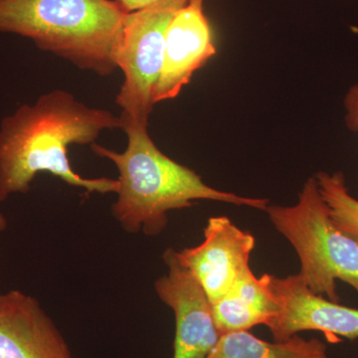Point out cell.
Here are the masks:
<instances>
[{
  "label": "cell",
  "instance_id": "cell-10",
  "mask_svg": "<svg viewBox=\"0 0 358 358\" xmlns=\"http://www.w3.org/2000/svg\"><path fill=\"white\" fill-rule=\"evenodd\" d=\"M0 358H76L36 298L11 289L0 294Z\"/></svg>",
  "mask_w": 358,
  "mask_h": 358
},
{
  "label": "cell",
  "instance_id": "cell-2",
  "mask_svg": "<svg viewBox=\"0 0 358 358\" xmlns=\"http://www.w3.org/2000/svg\"><path fill=\"white\" fill-rule=\"evenodd\" d=\"M128 145L122 152L94 143L92 152L109 159L119 171L112 214L129 234L157 236L169 224V213L211 200L266 211L268 200L240 196L204 182L199 173L164 155L155 145L148 124L120 115Z\"/></svg>",
  "mask_w": 358,
  "mask_h": 358
},
{
  "label": "cell",
  "instance_id": "cell-14",
  "mask_svg": "<svg viewBox=\"0 0 358 358\" xmlns=\"http://www.w3.org/2000/svg\"><path fill=\"white\" fill-rule=\"evenodd\" d=\"M345 122L350 131L358 133V82L346 92L345 100Z\"/></svg>",
  "mask_w": 358,
  "mask_h": 358
},
{
  "label": "cell",
  "instance_id": "cell-4",
  "mask_svg": "<svg viewBox=\"0 0 358 358\" xmlns=\"http://www.w3.org/2000/svg\"><path fill=\"white\" fill-rule=\"evenodd\" d=\"M265 212L298 253L299 275L313 293L339 303L336 281H343L358 294V243L334 224L315 176L303 183L296 204H268Z\"/></svg>",
  "mask_w": 358,
  "mask_h": 358
},
{
  "label": "cell",
  "instance_id": "cell-16",
  "mask_svg": "<svg viewBox=\"0 0 358 358\" xmlns=\"http://www.w3.org/2000/svg\"><path fill=\"white\" fill-rule=\"evenodd\" d=\"M8 227V221H7L6 216L4 215L3 212L0 210V232H3Z\"/></svg>",
  "mask_w": 358,
  "mask_h": 358
},
{
  "label": "cell",
  "instance_id": "cell-7",
  "mask_svg": "<svg viewBox=\"0 0 358 358\" xmlns=\"http://www.w3.org/2000/svg\"><path fill=\"white\" fill-rule=\"evenodd\" d=\"M162 258L169 272L155 281V289L174 313L173 358H205L221 336L212 303L194 274L180 262L176 250H166Z\"/></svg>",
  "mask_w": 358,
  "mask_h": 358
},
{
  "label": "cell",
  "instance_id": "cell-15",
  "mask_svg": "<svg viewBox=\"0 0 358 358\" xmlns=\"http://www.w3.org/2000/svg\"><path fill=\"white\" fill-rule=\"evenodd\" d=\"M115 1L124 13H129L152 6V4L157 3L160 0H115ZM183 1L190 2L192 0H183Z\"/></svg>",
  "mask_w": 358,
  "mask_h": 358
},
{
  "label": "cell",
  "instance_id": "cell-3",
  "mask_svg": "<svg viewBox=\"0 0 358 358\" xmlns=\"http://www.w3.org/2000/svg\"><path fill=\"white\" fill-rule=\"evenodd\" d=\"M126 15L115 0H0V33L108 77L117 69L115 49Z\"/></svg>",
  "mask_w": 358,
  "mask_h": 358
},
{
  "label": "cell",
  "instance_id": "cell-13",
  "mask_svg": "<svg viewBox=\"0 0 358 358\" xmlns=\"http://www.w3.org/2000/svg\"><path fill=\"white\" fill-rule=\"evenodd\" d=\"M315 178L334 224L358 243V199L350 194L345 174L320 171Z\"/></svg>",
  "mask_w": 358,
  "mask_h": 358
},
{
  "label": "cell",
  "instance_id": "cell-11",
  "mask_svg": "<svg viewBox=\"0 0 358 358\" xmlns=\"http://www.w3.org/2000/svg\"><path fill=\"white\" fill-rule=\"evenodd\" d=\"M212 307L220 336L249 331L261 324L268 327L279 310L262 279L251 268Z\"/></svg>",
  "mask_w": 358,
  "mask_h": 358
},
{
  "label": "cell",
  "instance_id": "cell-6",
  "mask_svg": "<svg viewBox=\"0 0 358 358\" xmlns=\"http://www.w3.org/2000/svg\"><path fill=\"white\" fill-rule=\"evenodd\" d=\"M278 305L268 324L275 341H286L301 331H322L331 343L358 338V308L346 307L313 293L300 275L261 277Z\"/></svg>",
  "mask_w": 358,
  "mask_h": 358
},
{
  "label": "cell",
  "instance_id": "cell-12",
  "mask_svg": "<svg viewBox=\"0 0 358 358\" xmlns=\"http://www.w3.org/2000/svg\"><path fill=\"white\" fill-rule=\"evenodd\" d=\"M205 358H327V346L317 338L270 343L249 331H234L222 334Z\"/></svg>",
  "mask_w": 358,
  "mask_h": 358
},
{
  "label": "cell",
  "instance_id": "cell-1",
  "mask_svg": "<svg viewBox=\"0 0 358 358\" xmlns=\"http://www.w3.org/2000/svg\"><path fill=\"white\" fill-rule=\"evenodd\" d=\"M115 129H122L121 117L88 107L65 90L20 106L0 122V202L29 192L40 173L88 192H117V179L83 178L68 157L71 145H92L103 131Z\"/></svg>",
  "mask_w": 358,
  "mask_h": 358
},
{
  "label": "cell",
  "instance_id": "cell-9",
  "mask_svg": "<svg viewBox=\"0 0 358 358\" xmlns=\"http://www.w3.org/2000/svg\"><path fill=\"white\" fill-rule=\"evenodd\" d=\"M203 4L204 0H192L169 21L164 62L152 96L154 105L178 98L195 72L217 53Z\"/></svg>",
  "mask_w": 358,
  "mask_h": 358
},
{
  "label": "cell",
  "instance_id": "cell-5",
  "mask_svg": "<svg viewBox=\"0 0 358 358\" xmlns=\"http://www.w3.org/2000/svg\"><path fill=\"white\" fill-rule=\"evenodd\" d=\"M187 3L160 0L124 17L115 49V64L124 74L115 103L122 115L134 122L148 126L155 106L152 96L164 62L167 26L174 13Z\"/></svg>",
  "mask_w": 358,
  "mask_h": 358
},
{
  "label": "cell",
  "instance_id": "cell-8",
  "mask_svg": "<svg viewBox=\"0 0 358 358\" xmlns=\"http://www.w3.org/2000/svg\"><path fill=\"white\" fill-rule=\"evenodd\" d=\"M255 245L251 233L240 229L229 218L217 216L207 222L202 243L176 253L199 280L213 305L251 268L250 256Z\"/></svg>",
  "mask_w": 358,
  "mask_h": 358
}]
</instances>
